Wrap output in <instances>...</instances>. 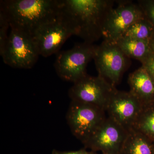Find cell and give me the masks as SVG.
<instances>
[{
  "label": "cell",
  "instance_id": "obj_1",
  "mask_svg": "<svg viewBox=\"0 0 154 154\" xmlns=\"http://www.w3.org/2000/svg\"><path fill=\"white\" fill-rule=\"evenodd\" d=\"M60 14L74 35L93 44L102 36L107 15L113 8L111 0H60Z\"/></svg>",
  "mask_w": 154,
  "mask_h": 154
},
{
  "label": "cell",
  "instance_id": "obj_2",
  "mask_svg": "<svg viewBox=\"0 0 154 154\" xmlns=\"http://www.w3.org/2000/svg\"><path fill=\"white\" fill-rule=\"evenodd\" d=\"M8 18L10 28L24 31L32 36L42 25L57 18L60 0L1 1Z\"/></svg>",
  "mask_w": 154,
  "mask_h": 154
},
{
  "label": "cell",
  "instance_id": "obj_3",
  "mask_svg": "<svg viewBox=\"0 0 154 154\" xmlns=\"http://www.w3.org/2000/svg\"><path fill=\"white\" fill-rule=\"evenodd\" d=\"M96 47L84 42L71 49L57 53L54 66L58 76L64 81L74 83L86 76L87 66L94 59Z\"/></svg>",
  "mask_w": 154,
  "mask_h": 154
},
{
  "label": "cell",
  "instance_id": "obj_4",
  "mask_svg": "<svg viewBox=\"0 0 154 154\" xmlns=\"http://www.w3.org/2000/svg\"><path fill=\"white\" fill-rule=\"evenodd\" d=\"M105 112L95 105L71 100L67 122L73 135L84 144L107 118Z\"/></svg>",
  "mask_w": 154,
  "mask_h": 154
},
{
  "label": "cell",
  "instance_id": "obj_5",
  "mask_svg": "<svg viewBox=\"0 0 154 154\" xmlns=\"http://www.w3.org/2000/svg\"><path fill=\"white\" fill-rule=\"evenodd\" d=\"M11 29L5 48L1 55L3 61L14 68H32L39 56L33 37L22 30Z\"/></svg>",
  "mask_w": 154,
  "mask_h": 154
},
{
  "label": "cell",
  "instance_id": "obj_6",
  "mask_svg": "<svg viewBox=\"0 0 154 154\" xmlns=\"http://www.w3.org/2000/svg\"><path fill=\"white\" fill-rule=\"evenodd\" d=\"M73 84L68 92L72 101L95 105L105 111L110 99L117 90L99 75L87 74Z\"/></svg>",
  "mask_w": 154,
  "mask_h": 154
},
{
  "label": "cell",
  "instance_id": "obj_7",
  "mask_svg": "<svg viewBox=\"0 0 154 154\" xmlns=\"http://www.w3.org/2000/svg\"><path fill=\"white\" fill-rule=\"evenodd\" d=\"M128 59L116 43L103 40L96 45L94 58L98 75L116 87L127 67Z\"/></svg>",
  "mask_w": 154,
  "mask_h": 154
},
{
  "label": "cell",
  "instance_id": "obj_8",
  "mask_svg": "<svg viewBox=\"0 0 154 154\" xmlns=\"http://www.w3.org/2000/svg\"><path fill=\"white\" fill-rule=\"evenodd\" d=\"M105 20L102 36L104 41L115 43L134 23L145 17L138 4L130 1H119Z\"/></svg>",
  "mask_w": 154,
  "mask_h": 154
},
{
  "label": "cell",
  "instance_id": "obj_9",
  "mask_svg": "<svg viewBox=\"0 0 154 154\" xmlns=\"http://www.w3.org/2000/svg\"><path fill=\"white\" fill-rule=\"evenodd\" d=\"M128 132L107 117L84 144L85 148L102 154H120Z\"/></svg>",
  "mask_w": 154,
  "mask_h": 154
},
{
  "label": "cell",
  "instance_id": "obj_10",
  "mask_svg": "<svg viewBox=\"0 0 154 154\" xmlns=\"http://www.w3.org/2000/svg\"><path fill=\"white\" fill-rule=\"evenodd\" d=\"M72 35L73 31L59 13L56 19L39 27L32 36L39 55L47 57L59 52Z\"/></svg>",
  "mask_w": 154,
  "mask_h": 154
},
{
  "label": "cell",
  "instance_id": "obj_11",
  "mask_svg": "<svg viewBox=\"0 0 154 154\" xmlns=\"http://www.w3.org/2000/svg\"><path fill=\"white\" fill-rule=\"evenodd\" d=\"M143 105L129 91L117 90L110 99L106 112L107 117L129 131L133 128Z\"/></svg>",
  "mask_w": 154,
  "mask_h": 154
},
{
  "label": "cell",
  "instance_id": "obj_12",
  "mask_svg": "<svg viewBox=\"0 0 154 154\" xmlns=\"http://www.w3.org/2000/svg\"><path fill=\"white\" fill-rule=\"evenodd\" d=\"M128 83L129 92L143 105L154 102V80L143 66L129 75Z\"/></svg>",
  "mask_w": 154,
  "mask_h": 154
},
{
  "label": "cell",
  "instance_id": "obj_13",
  "mask_svg": "<svg viewBox=\"0 0 154 154\" xmlns=\"http://www.w3.org/2000/svg\"><path fill=\"white\" fill-rule=\"evenodd\" d=\"M115 43L128 58L137 60L141 63L153 52L150 41L121 38Z\"/></svg>",
  "mask_w": 154,
  "mask_h": 154
},
{
  "label": "cell",
  "instance_id": "obj_14",
  "mask_svg": "<svg viewBox=\"0 0 154 154\" xmlns=\"http://www.w3.org/2000/svg\"><path fill=\"white\" fill-rule=\"evenodd\" d=\"M120 154H154L152 140L143 134L131 130Z\"/></svg>",
  "mask_w": 154,
  "mask_h": 154
},
{
  "label": "cell",
  "instance_id": "obj_15",
  "mask_svg": "<svg viewBox=\"0 0 154 154\" xmlns=\"http://www.w3.org/2000/svg\"><path fill=\"white\" fill-rule=\"evenodd\" d=\"M132 129L145 135L152 140L154 139V106L152 102L143 105Z\"/></svg>",
  "mask_w": 154,
  "mask_h": 154
},
{
  "label": "cell",
  "instance_id": "obj_16",
  "mask_svg": "<svg viewBox=\"0 0 154 154\" xmlns=\"http://www.w3.org/2000/svg\"><path fill=\"white\" fill-rule=\"evenodd\" d=\"M154 34L153 25L145 17L131 25L121 38L150 41Z\"/></svg>",
  "mask_w": 154,
  "mask_h": 154
},
{
  "label": "cell",
  "instance_id": "obj_17",
  "mask_svg": "<svg viewBox=\"0 0 154 154\" xmlns=\"http://www.w3.org/2000/svg\"><path fill=\"white\" fill-rule=\"evenodd\" d=\"M10 27V22L5 11L0 7V54H2L5 48L9 35L8 30Z\"/></svg>",
  "mask_w": 154,
  "mask_h": 154
},
{
  "label": "cell",
  "instance_id": "obj_18",
  "mask_svg": "<svg viewBox=\"0 0 154 154\" xmlns=\"http://www.w3.org/2000/svg\"><path fill=\"white\" fill-rule=\"evenodd\" d=\"M137 4L143 11L145 17L154 26V0H140Z\"/></svg>",
  "mask_w": 154,
  "mask_h": 154
},
{
  "label": "cell",
  "instance_id": "obj_19",
  "mask_svg": "<svg viewBox=\"0 0 154 154\" xmlns=\"http://www.w3.org/2000/svg\"><path fill=\"white\" fill-rule=\"evenodd\" d=\"M142 66L147 71L154 80V52L142 63Z\"/></svg>",
  "mask_w": 154,
  "mask_h": 154
},
{
  "label": "cell",
  "instance_id": "obj_20",
  "mask_svg": "<svg viewBox=\"0 0 154 154\" xmlns=\"http://www.w3.org/2000/svg\"><path fill=\"white\" fill-rule=\"evenodd\" d=\"M51 154H98L92 151L87 150L85 148L81 149L79 150L71 151H61L57 149H53Z\"/></svg>",
  "mask_w": 154,
  "mask_h": 154
},
{
  "label": "cell",
  "instance_id": "obj_21",
  "mask_svg": "<svg viewBox=\"0 0 154 154\" xmlns=\"http://www.w3.org/2000/svg\"><path fill=\"white\" fill-rule=\"evenodd\" d=\"M150 44L151 45L152 49L153 50V51L154 52V34L152 37V39L150 40Z\"/></svg>",
  "mask_w": 154,
  "mask_h": 154
},
{
  "label": "cell",
  "instance_id": "obj_22",
  "mask_svg": "<svg viewBox=\"0 0 154 154\" xmlns=\"http://www.w3.org/2000/svg\"></svg>",
  "mask_w": 154,
  "mask_h": 154
}]
</instances>
